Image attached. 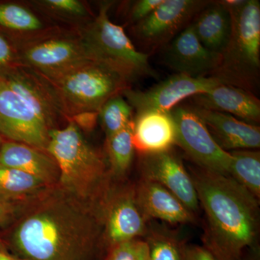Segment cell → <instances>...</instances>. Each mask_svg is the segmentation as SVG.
<instances>
[{"instance_id": "obj_1", "label": "cell", "mask_w": 260, "mask_h": 260, "mask_svg": "<svg viewBox=\"0 0 260 260\" xmlns=\"http://www.w3.org/2000/svg\"><path fill=\"white\" fill-rule=\"evenodd\" d=\"M107 194L85 200L49 186L20 202L7 237L20 260H94L104 237Z\"/></svg>"}, {"instance_id": "obj_2", "label": "cell", "mask_w": 260, "mask_h": 260, "mask_svg": "<svg viewBox=\"0 0 260 260\" xmlns=\"http://www.w3.org/2000/svg\"><path fill=\"white\" fill-rule=\"evenodd\" d=\"M189 173L205 212L203 246L218 260H242L259 237V200L230 176L197 166Z\"/></svg>"}, {"instance_id": "obj_3", "label": "cell", "mask_w": 260, "mask_h": 260, "mask_svg": "<svg viewBox=\"0 0 260 260\" xmlns=\"http://www.w3.org/2000/svg\"><path fill=\"white\" fill-rule=\"evenodd\" d=\"M61 112L47 80L25 67L0 79V135L47 151Z\"/></svg>"}, {"instance_id": "obj_4", "label": "cell", "mask_w": 260, "mask_h": 260, "mask_svg": "<svg viewBox=\"0 0 260 260\" xmlns=\"http://www.w3.org/2000/svg\"><path fill=\"white\" fill-rule=\"evenodd\" d=\"M47 152L59 168L58 185L75 196L100 199L112 186V177L104 157L70 119L64 128L51 130Z\"/></svg>"}, {"instance_id": "obj_5", "label": "cell", "mask_w": 260, "mask_h": 260, "mask_svg": "<svg viewBox=\"0 0 260 260\" xmlns=\"http://www.w3.org/2000/svg\"><path fill=\"white\" fill-rule=\"evenodd\" d=\"M232 15L230 40L221 62L210 77L253 93L259 84L260 3L258 0L221 1Z\"/></svg>"}, {"instance_id": "obj_6", "label": "cell", "mask_w": 260, "mask_h": 260, "mask_svg": "<svg viewBox=\"0 0 260 260\" xmlns=\"http://www.w3.org/2000/svg\"><path fill=\"white\" fill-rule=\"evenodd\" d=\"M111 5L102 3L97 16L80 32L89 60L112 70L129 83L142 77L155 76L148 54L138 50L124 28L109 19Z\"/></svg>"}, {"instance_id": "obj_7", "label": "cell", "mask_w": 260, "mask_h": 260, "mask_svg": "<svg viewBox=\"0 0 260 260\" xmlns=\"http://www.w3.org/2000/svg\"><path fill=\"white\" fill-rule=\"evenodd\" d=\"M45 80L68 120L79 113L99 112L108 100L129 88V83L119 75L90 60Z\"/></svg>"}, {"instance_id": "obj_8", "label": "cell", "mask_w": 260, "mask_h": 260, "mask_svg": "<svg viewBox=\"0 0 260 260\" xmlns=\"http://www.w3.org/2000/svg\"><path fill=\"white\" fill-rule=\"evenodd\" d=\"M205 0H162L153 13L135 24L133 32L150 56L167 46L208 6Z\"/></svg>"}, {"instance_id": "obj_9", "label": "cell", "mask_w": 260, "mask_h": 260, "mask_svg": "<svg viewBox=\"0 0 260 260\" xmlns=\"http://www.w3.org/2000/svg\"><path fill=\"white\" fill-rule=\"evenodd\" d=\"M20 65L50 80L88 61L80 37L53 36L30 41L18 53Z\"/></svg>"}, {"instance_id": "obj_10", "label": "cell", "mask_w": 260, "mask_h": 260, "mask_svg": "<svg viewBox=\"0 0 260 260\" xmlns=\"http://www.w3.org/2000/svg\"><path fill=\"white\" fill-rule=\"evenodd\" d=\"M171 112L177 128L176 145L197 167L229 176L232 155L217 144L192 108H174Z\"/></svg>"}, {"instance_id": "obj_11", "label": "cell", "mask_w": 260, "mask_h": 260, "mask_svg": "<svg viewBox=\"0 0 260 260\" xmlns=\"http://www.w3.org/2000/svg\"><path fill=\"white\" fill-rule=\"evenodd\" d=\"M220 83L213 77H192L177 73L147 90L127 88L121 95L126 97L137 114L153 110L171 112L186 98L209 91Z\"/></svg>"}, {"instance_id": "obj_12", "label": "cell", "mask_w": 260, "mask_h": 260, "mask_svg": "<svg viewBox=\"0 0 260 260\" xmlns=\"http://www.w3.org/2000/svg\"><path fill=\"white\" fill-rule=\"evenodd\" d=\"M148 221L140 211L135 186L112 185L104 208V237L109 249L133 239L144 237Z\"/></svg>"}, {"instance_id": "obj_13", "label": "cell", "mask_w": 260, "mask_h": 260, "mask_svg": "<svg viewBox=\"0 0 260 260\" xmlns=\"http://www.w3.org/2000/svg\"><path fill=\"white\" fill-rule=\"evenodd\" d=\"M141 155V178L158 183L196 215L200 210L198 194L190 174L180 158L171 150Z\"/></svg>"}, {"instance_id": "obj_14", "label": "cell", "mask_w": 260, "mask_h": 260, "mask_svg": "<svg viewBox=\"0 0 260 260\" xmlns=\"http://www.w3.org/2000/svg\"><path fill=\"white\" fill-rule=\"evenodd\" d=\"M164 48V64L179 74L206 77L221 62L220 54L208 50L200 42L191 23Z\"/></svg>"}, {"instance_id": "obj_15", "label": "cell", "mask_w": 260, "mask_h": 260, "mask_svg": "<svg viewBox=\"0 0 260 260\" xmlns=\"http://www.w3.org/2000/svg\"><path fill=\"white\" fill-rule=\"evenodd\" d=\"M135 186V198L147 221L157 219L170 224L196 223V215L158 183L141 178Z\"/></svg>"}, {"instance_id": "obj_16", "label": "cell", "mask_w": 260, "mask_h": 260, "mask_svg": "<svg viewBox=\"0 0 260 260\" xmlns=\"http://www.w3.org/2000/svg\"><path fill=\"white\" fill-rule=\"evenodd\" d=\"M217 144L226 152L260 147V128L225 113L193 107Z\"/></svg>"}, {"instance_id": "obj_17", "label": "cell", "mask_w": 260, "mask_h": 260, "mask_svg": "<svg viewBox=\"0 0 260 260\" xmlns=\"http://www.w3.org/2000/svg\"><path fill=\"white\" fill-rule=\"evenodd\" d=\"M195 107L230 114L256 125L260 121V102L254 93L220 83L209 91L191 96Z\"/></svg>"}, {"instance_id": "obj_18", "label": "cell", "mask_w": 260, "mask_h": 260, "mask_svg": "<svg viewBox=\"0 0 260 260\" xmlns=\"http://www.w3.org/2000/svg\"><path fill=\"white\" fill-rule=\"evenodd\" d=\"M133 124V143L141 155L168 151L177 143V128L171 112L138 113Z\"/></svg>"}, {"instance_id": "obj_19", "label": "cell", "mask_w": 260, "mask_h": 260, "mask_svg": "<svg viewBox=\"0 0 260 260\" xmlns=\"http://www.w3.org/2000/svg\"><path fill=\"white\" fill-rule=\"evenodd\" d=\"M0 165L28 173L56 185L59 180L57 164L47 151L18 142H5L0 150Z\"/></svg>"}, {"instance_id": "obj_20", "label": "cell", "mask_w": 260, "mask_h": 260, "mask_svg": "<svg viewBox=\"0 0 260 260\" xmlns=\"http://www.w3.org/2000/svg\"><path fill=\"white\" fill-rule=\"evenodd\" d=\"M197 37L208 50L221 55L232 34L230 11L221 1H211L191 22Z\"/></svg>"}, {"instance_id": "obj_21", "label": "cell", "mask_w": 260, "mask_h": 260, "mask_svg": "<svg viewBox=\"0 0 260 260\" xmlns=\"http://www.w3.org/2000/svg\"><path fill=\"white\" fill-rule=\"evenodd\" d=\"M49 186L39 178L13 168L0 165V198L20 202Z\"/></svg>"}, {"instance_id": "obj_22", "label": "cell", "mask_w": 260, "mask_h": 260, "mask_svg": "<svg viewBox=\"0 0 260 260\" xmlns=\"http://www.w3.org/2000/svg\"><path fill=\"white\" fill-rule=\"evenodd\" d=\"M232 159L229 176L260 199V153L254 150L229 152Z\"/></svg>"}, {"instance_id": "obj_23", "label": "cell", "mask_w": 260, "mask_h": 260, "mask_svg": "<svg viewBox=\"0 0 260 260\" xmlns=\"http://www.w3.org/2000/svg\"><path fill=\"white\" fill-rule=\"evenodd\" d=\"M133 120L119 133L107 138L109 172L112 177L120 178L127 173L135 153Z\"/></svg>"}, {"instance_id": "obj_24", "label": "cell", "mask_w": 260, "mask_h": 260, "mask_svg": "<svg viewBox=\"0 0 260 260\" xmlns=\"http://www.w3.org/2000/svg\"><path fill=\"white\" fill-rule=\"evenodd\" d=\"M144 237L149 260H184L186 244L177 232L166 228L148 226Z\"/></svg>"}, {"instance_id": "obj_25", "label": "cell", "mask_w": 260, "mask_h": 260, "mask_svg": "<svg viewBox=\"0 0 260 260\" xmlns=\"http://www.w3.org/2000/svg\"><path fill=\"white\" fill-rule=\"evenodd\" d=\"M0 26L12 31L34 34L44 28L42 20L21 5L15 3L0 4Z\"/></svg>"}, {"instance_id": "obj_26", "label": "cell", "mask_w": 260, "mask_h": 260, "mask_svg": "<svg viewBox=\"0 0 260 260\" xmlns=\"http://www.w3.org/2000/svg\"><path fill=\"white\" fill-rule=\"evenodd\" d=\"M121 95L108 100L99 112L107 138L125 128L133 119V107Z\"/></svg>"}, {"instance_id": "obj_27", "label": "cell", "mask_w": 260, "mask_h": 260, "mask_svg": "<svg viewBox=\"0 0 260 260\" xmlns=\"http://www.w3.org/2000/svg\"><path fill=\"white\" fill-rule=\"evenodd\" d=\"M107 256L110 260H149L148 246L145 240L133 239L113 246Z\"/></svg>"}, {"instance_id": "obj_28", "label": "cell", "mask_w": 260, "mask_h": 260, "mask_svg": "<svg viewBox=\"0 0 260 260\" xmlns=\"http://www.w3.org/2000/svg\"><path fill=\"white\" fill-rule=\"evenodd\" d=\"M42 4L51 11L65 16L82 18L88 14L85 5L78 0H45Z\"/></svg>"}, {"instance_id": "obj_29", "label": "cell", "mask_w": 260, "mask_h": 260, "mask_svg": "<svg viewBox=\"0 0 260 260\" xmlns=\"http://www.w3.org/2000/svg\"><path fill=\"white\" fill-rule=\"evenodd\" d=\"M20 65L18 53L11 44L0 34V79Z\"/></svg>"}, {"instance_id": "obj_30", "label": "cell", "mask_w": 260, "mask_h": 260, "mask_svg": "<svg viewBox=\"0 0 260 260\" xmlns=\"http://www.w3.org/2000/svg\"><path fill=\"white\" fill-rule=\"evenodd\" d=\"M162 0H138L132 5L129 21L135 25L149 16L161 4Z\"/></svg>"}, {"instance_id": "obj_31", "label": "cell", "mask_w": 260, "mask_h": 260, "mask_svg": "<svg viewBox=\"0 0 260 260\" xmlns=\"http://www.w3.org/2000/svg\"><path fill=\"white\" fill-rule=\"evenodd\" d=\"M80 131L91 132L95 129L99 120V112H84L75 114L70 118Z\"/></svg>"}, {"instance_id": "obj_32", "label": "cell", "mask_w": 260, "mask_h": 260, "mask_svg": "<svg viewBox=\"0 0 260 260\" xmlns=\"http://www.w3.org/2000/svg\"><path fill=\"white\" fill-rule=\"evenodd\" d=\"M184 260H218L204 246L186 244Z\"/></svg>"}, {"instance_id": "obj_33", "label": "cell", "mask_w": 260, "mask_h": 260, "mask_svg": "<svg viewBox=\"0 0 260 260\" xmlns=\"http://www.w3.org/2000/svg\"><path fill=\"white\" fill-rule=\"evenodd\" d=\"M20 202H12L0 198V226L12 220Z\"/></svg>"}, {"instance_id": "obj_34", "label": "cell", "mask_w": 260, "mask_h": 260, "mask_svg": "<svg viewBox=\"0 0 260 260\" xmlns=\"http://www.w3.org/2000/svg\"><path fill=\"white\" fill-rule=\"evenodd\" d=\"M0 260H20L9 252L5 246L0 243Z\"/></svg>"}, {"instance_id": "obj_35", "label": "cell", "mask_w": 260, "mask_h": 260, "mask_svg": "<svg viewBox=\"0 0 260 260\" xmlns=\"http://www.w3.org/2000/svg\"><path fill=\"white\" fill-rule=\"evenodd\" d=\"M3 139H2L1 135H0V150H1L2 145H3Z\"/></svg>"}, {"instance_id": "obj_36", "label": "cell", "mask_w": 260, "mask_h": 260, "mask_svg": "<svg viewBox=\"0 0 260 260\" xmlns=\"http://www.w3.org/2000/svg\"><path fill=\"white\" fill-rule=\"evenodd\" d=\"M104 260H110V259H109V256H107V258H106V259Z\"/></svg>"}]
</instances>
